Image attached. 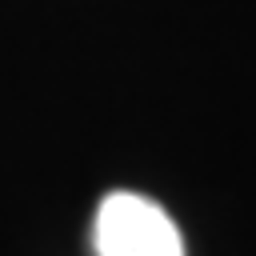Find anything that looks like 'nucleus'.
I'll use <instances>...</instances> for the list:
<instances>
[{"label": "nucleus", "instance_id": "1", "mask_svg": "<svg viewBox=\"0 0 256 256\" xmlns=\"http://www.w3.org/2000/svg\"><path fill=\"white\" fill-rule=\"evenodd\" d=\"M96 256H184L172 216L140 192H108L92 224Z\"/></svg>", "mask_w": 256, "mask_h": 256}]
</instances>
